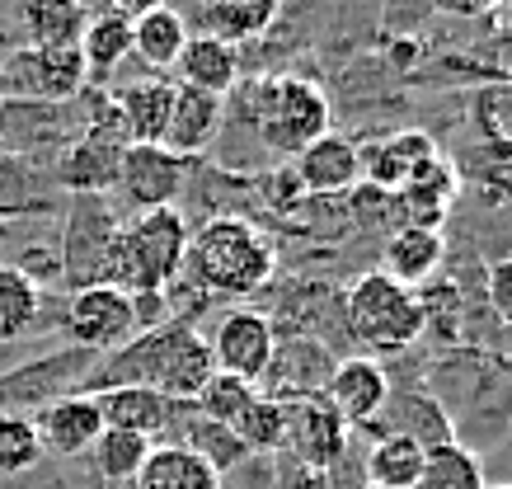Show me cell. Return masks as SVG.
I'll return each mask as SVG.
<instances>
[{"mask_svg":"<svg viewBox=\"0 0 512 489\" xmlns=\"http://www.w3.org/2000/svg\"><path fill=\"white\" fill-rule=\"evenodd\" d=\"M217 372L212 344L188 325H160V330L132 334L123 348H113L109 367L99 372V391L113 386H151L174 405H193V395Z\"/></svg>","mask_w":512,"mask_h":489,"instance_id":"6da1fadb","label":"cell"},{"mask_svg":"<svg viewBox=\"0 0 512 489\" xmlns=\"http://www.w3.org/2000/svg\"><path fill=\"white\" fill-rule=\"evenodd\" d=\"M184 259L188 221L179 217V207H151L118 226L99 283L123 287V292H165L184 273Z\"/></svg>","mask_w":512,"mask_h":489,"instance_id":"7a4b0ae2","label":"cell"},{"mask_svg":"<svg viewBox=\"0 0 512 489\" xmlns=\"http://www.w3.org/2000/svg\"><path fill=\"white\" fill-rule=\"evenodd\" d=\"M188 269L207 292L221 297H254L273 278L278 250L273 240L245 217H212L207 226L188 231Z\"/></svg>","mask_w":512,"mask_h":489,"instance_id":"3957f363","label":"cell"},{"mask_svg":"<svg viewBox=\"0 0 512 489\" xmlns=\"http://www.w3.org/2000/svg\"><path fill=\"white\" fill-rule=\"evenodd\" d=\"M343 320L353 330L357 344L376 348V353H404L409 344H419L423 334V311L419 297L400 287L386 273H362L348 297H343Z\"/></svg>","mask_w":512,"mask_h":489,"instance_id":"277c9868","label":"cell"},{"mask_svg":"<svg viewBox=\"0 0 512 489\" xmlns=\"http://www.w3.org/2000/svg\"><path fill=\"white\" fill-rule=\"evenodd\" d=\"M254 127L268 151L301 156L311 142L329 132V99L325 90L306 76H268L254 90Z\"/></svg>","mask_w":512,"mask_h":489,"instance_id":"5b68a950","label":"cell"},{"mask_svg":"<svg viewBox=\"0 0 512 489\" xmlns=\"http://www.w3.org/2000/svg\"><path fill=\"white\" fill-rule=\"evenodd\" d=\"M85 57L80 48H19L0 62V95L38 99V104H66L85 90Z\"/></svg>","mask_w":512,"mask_h":489,"instance_id":"8992f818","label":"cell"},{"mask_svg":"<svg viewBox=\"0 0 512 489\" xmlns=\"http://www.w3.org/2000/svg\"><path fill=\"white\" fill-rule=\"evenodd\" d=\"M127 151V132L118 123L113 104H99V113L90 118L85 137H80L62 160H57V179L80 198H99V193L118 189V165Z\"/></svg>","mask_w":512,"mask_h":489,"instance_id":"52a82bcc","label":"cell"},{"mask_svg":"<svg viewBox=\"0 0 512 489\" xmlns=\"http://www.w3.org/2000/svg\"><path fill=\"white\" fill-rule=\"evenodd\" d=\"M66 334L80 348H123L137 334V316H132V292L109 283L76 287L66 301Z\"/></svg>","mask_w":512,"mask_h":489,"instance_id":"ba28073f","label":"cell"},{"mask_svg":"<svg viewBox=\"0 0 512 489\" xmlns=\"http://www.w3.org/2000/svg\"><path fill=\"white\" fill-rule=\"evenodd\" d=\"M207 344H212L217 372H231L249 386H259V377H268V367L278 358V330L259 311H226Z\"/></svg>","mask_w":512,"mask_h":489,"instance_id":"9c48e42d","label":"cell"},{"mask_svg":"<svg viewBox=\"0 0 512 489\" xmlns=\"http://www.w3.org/2000/svg\"><path fill=\"white\" fill-rule=\"evenodd\" d=\"M282 414H287V433H282V447H292L296 457L315 466V471H329L334 461L343 457L348 447V424L325 405V395H306V400H282Z\"/></svg>","mask_w":512,"mask_h":489,"instance_id":"30bf717a","label":"cell"},{"mask_svg":"<svg viewBox=\"0 0 512 489\" xmlns=\"http://www.w3.org/2000/svg\"><path fill=\"white\" fill-rule=\"evenodd\" d=\"M188 160H179L165 146H127L123 165H118V189L137 212H151V207H174L179 189H184Z\"/></svg>","mask_w":512,"mask_h":489,"instance_id":"8fae6325","label":"cell"},{"mask_svg":"<svg viewBox=\"0 0 512 489\" xmlns=\"http://www.w3.org/2000/svg\"><path fill=\"white\" fill-rule=\"evenodd\" d=\"M437 160H442V151H437L428 132H395V137L362 151V184H372V189L395 198V193H404L414 179L433 170Z\"/></svg>","mask_w":512,"mask_h":489,"instance_id":"7c38bea8","label":"cell"},{"mask_svg":"<svg viewBox=\"0 0 512 489\" xmlns=\"http://www.w3.org/2000/svg\"><path fill=\"white\" fill-rule=\"evenodd\" d=\"M118 226L123 221L113 217L104 198H76L66 250H62V273H71L76 287H90L104 278V259H109V245L118 236Z\"/></svg>","mask_w":512,"mask_h":489,"instance_id":"4fadbf2b","label":"cell"},{"mask_svg":"<svg viewBox=\"0 0 512 489\" xmlns=\"http://www.w3.org/2000/svg\"><path fill=\"white\" fill-rule=\"evenodd\" d=\"M386 400H390V381H386V367L376 363V358H343V363L329 367L325 405L348 428L372 424L376 414L386 410Z\"/></svg>","mask_w":512,"mask_h":489,"instance_id":"5bb4252c","label":"cell"},{"mask_svg":"<svg viewBox=\"0 0 512 489\" xmlns=\"http://www.w3.org/2000/svg\"><path fill=\"white\" fill-rule=\"evenodd\" d=\"M33 428H38V442L52 457H90V447L104 433V419L94 410V395H57L47 400L43 410L33 414Z\"/></svg>","mask_w":512,"mask_h":489,"instance_id":"9a60e30c","label":"cell"},{"mask_svg":"<svg viewBox=\"0 0 512 489\" xmlns=\"http://www.w3.org/2000/svg\"><path fill=\"white\" fill-rule=\"evenodd\" d=\"M292 174L301 193H320V198H339L362 184V146H353L339 132H325L292 160Z\"/></svg>","mask_w":512,"mask_h":489,"instance_id":"2e32d148","label":"cell"},{"mask_svg":"<svg viewBox=\"0 0 512 489\" xmlns=\"http://www.w3.org/2000/svg\"><path fill=\"white\" fill-rule=\"evenodd\" d=\"M221 123H226V99L207 95V90H188L174 85V109H170V127H165V151H174L179 160H193L198 151L217 142Z\"/></svg>","mask_w":512,"mask_h":489,"instance_id":"e0dca14e","label":"cell"},{"mask_svg":"<svg viewBox=\"0 0 512 489\" xmlns=\"http://www.w3.org/2000/svg\"><path fill=\"white\" fill-rule=\"evenodd\" d=\"M94 410H99L104 428H123V433H141V438L156 442L165 428H174L179 405L151 386H113V391H94Z\"/></svg>","mask_w":512,"mask_h":489,"instance_id":"ac0fdd59","label":"cell"},{"mask_svg":"<svg viewBox=\"0 0 512 489\" xmlns=\"http://www.w3.org/2000/svg\"><path fill=\"white\" fill-rule=\"evenodd\" d=\"M118 123L127 132V146H160L165 142V127H170V109H174V80L165 76H146L132 80L123 95L113 99Z\"/></svg>","mask_w":512,"mask_h":489,"instance_id":"d6986e66","label":"cell"},{"mask_svg":"<svg viewBox=\"0 0 512 489\" xmlns=\"http://www.w3.org/2000/svg\"><path fill=\"white\" fill-rule=\"evenodd\" d=\"M174 71H179V85H188V90H207V95L226 99L240 80V52L212 33H188Z\"/></svg>","mask_w":512,"mask_h":489,"instance_id":"ffe728a7","label":"cell"},{"mask_svg":"<svg viewBox=\"0 0 512 489\" xmlns=\"http://www.w3.org/2000/svg\"><path fill=\"white\" fill-rule=\"evenodd\" d=\"M456 198H461V174H456V165H451L447 156H442L423 179H414L404 193H395V217H400V226L442 231V221H447Z\"/></svg>","mask_w":512,"mask_h":489,"instance_id":"44dd1931","label":"cell"},{"mask_svg":"<svg viewBox=\"0 0 512 489\" xmlns=\"http://www.w3.org/2000/svg\"><path fill=\"white\" fill-rule=\"evenodd\" d=\"M442 254H447V240L442 231H423V226H400V231H390L386 240V278H395L400 287H414L428 283L442 264Z\"/></svg>","mask_w":512,"mask_h":489,"instance_id":"7402d4cb","label":"cell"},{"mask_svg":"<svg viewBox=\"0 0 512 489\" xmlns=\"http://www.w3.org/2000/svg\"><path fill=\"white\" fill-rule=\"evenodd\" d=\"M90 15L85 0H24L19 5V29L29 48H76Z\"/></svg>","mask_w":512,"mask_h":489,"instance_id":"603a6c76","label":"cell"},{"mask_svg":"<svg viewBox=\"0 0 512 489\" xmlns=\"http://www.w3.org/2000/svg\"><path fill=\"white\" fill-rule=\"evenodd\" d=\"M132 489H221V475L202 457H193L184 442H156Z\"/></svg>","mask_w":512,"mask_h":489,"instance_id":"cb8c5ba5","label":"cell"},{"mask_svg":"<svg viewBox=\"0 0 512 489\" xmlns=\"http://www.w3.org/2000/svg\"><path fill=\"white\" fill-rule=\"evenodd\" d=\"M184 43H188V24L170 5H156V10H146V15L132 19V52H137L156 76L160 71H174Z\"/></svg>","mask_w":512,"mask_h":489,"instance_id":"d4e9b609","label":"cell"},{"mask_svg":"<svg viewBox=\"0 0 512 489\" xmlns=\"http://www.w3.org/2000/svg\"><path fill=\"white\" fill-rule=\"evenodd\" d=\"M423 452L414 438L404 433H386V438L372 442L367 452V485L376 489H414L419 485V471H423Z\"/></svg>","mask_w":512,"mask_h":489,"instance_id":"484cf974","label":"cell"},{"mask_svg":"<svg viewBox=\"0 0 512 489\" xmlns=\"http://www.w3.org/2000/svg\"><path fill=\"white\" fill-rule=\"evenodd\" d=\"M80 57H85V71L90 76H109L113 66L123 62L127 52H132V19L109 10V15H94L80 33Z\"/></svg>","mask_w":512,"mask_h":489,"instance_id":"4316f807","label":"cell"},{"mask_svg":"<svg viewBox=\"0 0 512 489\" xmlns=\"http://www.w3.org/2000/svg\"><path fill=\"white\" fill-rule=\"evenodd\" d=\"M151 452H156V442L141 438V433H123V428H104L99 442L90 447L94 471L104 475V480H113V485H132Z\"/></svg>","mask_w":512,"mask_h":489,"instance_id":"83f0119b","label":"cell"},{"mask_svg":"<svg viewBox=\"0 0 512 489\" xmlns=\"http://www.w3.org/2000/svg\"><path fill=\"white\" fill-rule=\"evenodd\" d=\"M273 19H278V0H207V33L231 48L259 38Z\"/></svg>","mask_w":512,"mask_h":489,"instance_id":"f1b7e54d","label":"cell"},{"mask_svg":"<svg viewBox=\"0 0 512 489\" xmlns=\"http://www.w3.org/2000/svg\"><path fill=\"white\" fill-rule=\"evenodd\" d=\"M38 311H43L38 283H33L29 273H19L15 264H0V344L29 334Z\"/></svg>","mask_w":512,"mask_h":489,"instance_id":"f546056e","label":"cell"},{"mask_svg":"<svg viewBox=\"0 0 512 489\" xmlns=\"http://www.w3.org/2000/svg\"><path fill=\"white\" fill-rule=\"evenodd\" d=\"M480 461L470 457L461 442H447V447H433L428 457H423V471H419V485L414 489H484Z\"/></svg>","mask_w":512,"mask_h":489,"instance_id":"4dcf8cb0","label":"cell"},{"mask_svg":"<svg viewBox=\"0 0 512 489\" xmlns=\"http://www.w3.org/2000/svg\"><path fill=\"white\" fill-rule=\"evenodd\" d=\"M231 433L240 438L245 452H278L282 433H287V414H282L278 395H254L245 405V414L231 424Z\"/></svg>","mask_w":512,"mask_h":489,"instance_id":"1f68e13d","label":"cell"},{"mask_svg":"<svg viewBox=\"0 0 512 489\" xmlns=\"http://www.w3.org/2000/svg\"><path fill=\"white\" fill-rule=\"evenodd\" d=\"M254 395H259V386H249V381L231 377V372H212L207 386L193 395V410H198V419H212V424L231 428L235 419L245 414V405L254 400Z\"/></svg>","mask_w":512,"mask_h":489,"instance_id":"d6a6232c","label":"cell"},{"mask_svg":"<svg viewBox=\"0 0 512 489\" xmlns=\"http://www.w3.org/2000/svg\"><path fill=\"white\" fill-rule=\"evenodd\" d=\"M400 428L395 433H404V438H414L423 447V452H433V447H447V442H456L451 438V419L442 414V405H437L433 395H419V391H409L400 400Z\"/></svg>","mask_w":512,"mask_h":489,"instance_id":"836d02e7","label":"cell"},{"mask_svg":"<svg viewBox=\"0 0 512 489\" xmlns=\"http://www.w3.org/2000/svg\"><path fill=\"white\" fill-rule=\"evenodd\" d=\"M184 438H188V442H184L188 452H193V457H202L217 475H221V471H231V466H240V461L249 457V452L240 447V438H235L231 428H226V424H212V419H198V414L188 419Z\"/></svg>","mask_w":512,"mask_h":489,"instance_id":"e575fe53","label":"cell"},{"mask_svg":"<svg viewBox=\"0 0 512 489\" xmlns=\"http://www.w3.org/2000/svg\"><path fill=\"white\" fill-rule=\"evenodd\" d=\"M43 461V442L33 414H0V475H24Z\"/></svg>","mask_w":512,"mask_h":489,"instance_id":"d590c367","label":"cell"},{"mask_svg":"<svg viewBox=\"0 0 512 489\" xmlns=\"http://www.w3.org/2000/svg\"><path fill=\"white\" fill-rule=\"evenodd\" d=\"M470 109H475V123L484 127V137H494V142L512 156V80L480 85Z\"/></svg>","mask_w":512,"mask_h":489,"instance_id":"8d00e7d4","label":"cell"},{"mask_svg":"<svg viewBox=\"0 0 512 489\" xmlns=\"http://www.w3.org/2000/svg\"><path fill=\"white\" fill-rule=\"evenodd\" d=\"M348 203H353L357 226H381L386 217H395V198L381 193V189H372V184H357V189L348 193Z\"/></svg>","mask_w":512,"mask_h":489,"instance_id":"74e56055","label":"cell"},{"mask_svg":"<svg viewBox=\"0 0 512 489\" xmlns=\"http://www.w3.org/2000/svg\"><path fill=\"white\" fill-rule=\"evenodd\" d=\"M489 301H494V316L512 325V254L489 264Z\"/></svg>","mask_w":512,"mask_h":489,"instance_id":"f35d334b","label":"cell"},{"mask_svg":"<svg viewBox=\"0 0 512 489\" xmlns=\"http://www.w3.org/2000/svg\"><path fill=\"white\" fill-rule=\"evenodd\" d=\"M442 15H461V19H480V15H494L503 0H433Z\"/></svg>","mask_w":512,"mask_h":489,"instance_id":"ab89813d","label":"cell"},{"mask_svg":"<svg viewBox=\"0 0 512 489\" xmlns=\"http://www.w3.org/2000/svg\"><path fill=\"white\" fill-rule=\"evenodd\" d=\"M156 5H165V0H113V10H118V15H127V19L146 15V10H156Z\"/></svg>","mask_w":512,"mask_h":489,"instance_id":"60d3db41","label":"cell"},{"mask_svg":"<svg viewBox=\"0 0 512 489\" xmlns=\"http://www.w3.org/2000/svg\"><path fill=\"white\" fill-rule=\"evenodd\" d=\"M498 189H503V198L512 203V156L503 160V170H498Z\"/></svg>","mask_w":512,"mask_h":489,"instance_id":"b9f144b4","label":"cell"},{"mask_svg":"<svg viewBox=\"0 0 512 489\" xmlns=\"http://www.w3.org/2000/svg\"><path fill=\"white\" fill-rule=\"evenodd\" d=\"M395 62L409 66V62H414V48H409V43H400V48H395Z\"/></svg>","mask_w":512,"mask_h":489,"instance_id":"7bdbcfd3","label":"cell"},{"mask_svg":"<svg viewBox=\"0 0 512 489\" xmlns=\"http://www.w3.org/2000/svg\"><path fill=\"white\" fill-rule=\"evenodd\" d=\"M503 52H508V57H512V19H508V24H503Z\"/></svg>","mask_w":512,"mask_h":489,"instance_id":"ee69618b","label":"cell"},{"mask_svg":"<svg viewBox=\"0 0 512 489\" xmlns=\"http://www.w3.org/2000/svg\"><path fill=\"white\" fill-rule=\"evenodd\" d=\"M484 489H512V485H484Z\"/></svg>","mask_w":512,"mask_h":489,"instance_id":"f6af8a7d","label":"cell"},{"mask_svg":"<svg viewBox=\"0 0 512 489\" xmlns=\"http://www.w3.org/2000/svg\"><path fill=\"white\" fill-rule=\"evenodd\" d=\"M0 151H5V132H0Z\"/></svg>","mask_w":512,"mask_h":489,"instance_id":"bcb514c9","label":"cell"},{"mask_svg":"<svg viewBox=\"0 0 512 489\" xmlns=\"http://www.w3.org/2000/svg\"><path fill=\"white\" fill-rule=\"evenodd\" d=\"M362 489H376V485H362Z\"/></svg>","mask_w":512,"mask_h":489,"instance_id":"7dc6e473","label":"cell"},{"mask_svg":"<svg viewBox=\"0 0 512 489\" xmlns=\"http://www.w3.org/2000/svg\"><path fill=\"white\" fill-rule=\"evenodd\" d=\"M62 489H71V485H62Z\"/></svg>","mask_w":512,"mask_h":489,"instance_id":"c3c4849f","label":"cell"}]
</instances>
